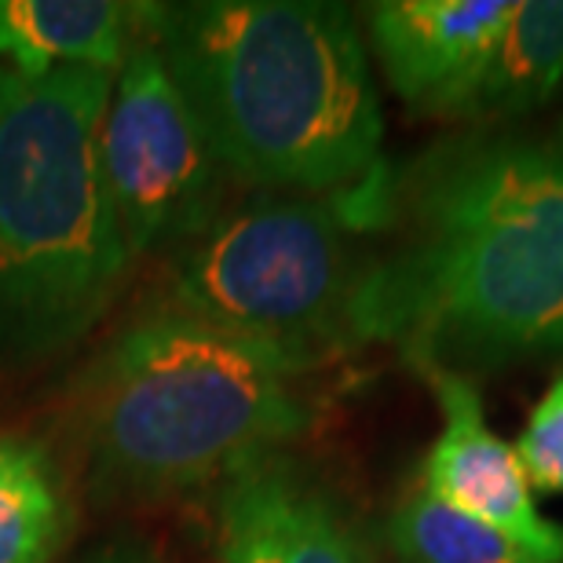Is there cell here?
I'll list each match as a JSON object with an SVG mask.
<instances>
[{"instance_id":"cell-1","label":"cell","mask_w":563,"mask_h":563,"mask_svg":"<svg viewBox=\"0 0 563 563\" xmlns=\"http://www.w3.org/2000/svg\"><path fill=\"white\" fill-rule=\"evenodd\" d=\"M391 195L410 242L374 261L355 333L413 366L563 352V157L523 140L432 151Z\"/></svg>"},{"instance_id":"cell-6","label":"cell","mask_w":563,"mask_h":563,"mask_svg":"<svg viewBox=\"0 0 563 563\" xmlns=\"http://www.w3.org/2000/svg\"><path fill=\"white\" fill-rule=\"evenodd\" d=\"M96 154L132 264L179 253L228 212L231 176L146 33L114 74Z\"/></svg>"},{"instance_id":"cell-9","label":"cell","mask_w":563,"mask_h":563,"mask_svg":"<svg viewBox=\"0 0 563 563\" xmlns=\"http://www.w3.org/2000/svg\"><path fill=\"white\" fill-rule=\"evenodd\" d=\"M223 563H374L330 494L282 461H256L220 498Z\"/></svg>"},{"instance_id":"cell-3","label":"cell","mask_w":563,"mask_h":563,"mask_svg":"<svg viewBox=\"0 0 563 563\" xmlns=\"http://www.w3.org/2000/svg\"><path fill=\"white\" fill-rule=\"evenodd\" d=\"M308 366L176 308L132 319L77 388L99 501H157L231 479L308 432Z\"/></svg>"},{"instance_id":"cell-2","label":"cell","mask_w":563,"mask_h":563,"mask_svg":"<svg viewBox=\"0 0 563 563\" xmlns=\"http://www.w3.org/2000/svg\"><path fill=\"white\" fill-rule=\"evenodd\" d=\"M146 37L234 184L336 198L377 173L385 118L363 33L344 4H151Z\"/></svg>"},{"instance_id":"cell-13","label":"cell","mask_w":563,"mask_h":563,"mask_svg":"<svg viewBox=\"0 0 563 563\" xmlns=\"http://www.w3.org/2000/svg\"><path fill=\"white\" fill-rule=\"evenodd\" d=\"M388 542L402 563H549L490 523L450 509L421 483L391 509Z\"/></svg>"},{"instance_id":"cell-7","label":"cell","mask_w":563,"mask_h":563,"mask_svg":"<svg viewBox=\"0 0 563 563\" xmlns=\"http://www.w3.org/2000/svg\"><path fill=\"white\" fill-rule=\"evenodd\" d=\"M439 402L435 443L421 461L418 483L450 509L476 516L494 531L516 538L534 556L563 563V523L538 509V494L520 454L487 421L483 396L461 369L418 366Z\"/></svg>"},{"instance_id":"cell-15","label":"cell","mask_w":563,"mask_h":563,"mask_svg":"<svg viewBox=\"0 0 563 563\" xmlns=\"http://www.w3.org/2000/svg\"><path fill=\"white\" fill-rule=\"evenodd\" d=\"M85 563H162V560H157L146 545L132 542V538H121V542H110L103 549H96Z\"/></svg>"},{"instance_id":"cell-14","label":"cell","mask_w":563,"mask_h":563,"mask_svg":"<svg viewBox=\"0 0 563 563\" xmlns=\"http://www.w3.org/2000/svg\"><path fill=\"white\" fill-rule=\"evenodd\" d=\"M512 446L534 494H563V374L545 385Z\"/></svg>"},{"instance_id":"cell-4","label":"cell","mask_w":563,"mask_h":563,"mask_svg":"<svg viewBox=\"0 0 563 563\" xmlns=\"http://www.w3.org/2000/svg\"><path fill=\"white\" fill-rule=\"evenodd\" d=\"M110 88L0 66V377L70 355L132 272L96 154Z\"/></svg>"},{"instance_id":"cell-11","label":"cell","mask_w":563,"mask_h":563,"mask_svg":"<svg viewBox=\"0 0 563 563\" xmlns=\"http://www.w3.org/2000/svg\"><path fill=\"white\" fill-rule=\"evenodd\" d=\"M74 531V501L55 454L0 435V563H55Z\"/></svg>"},{"instance_id":"cell-5","label":"cell","mask_w":563,"mask_h":563,"mask_svg":"<svg viewBox=\"0 0 563 563\" xmlns=\"http://www.w3.org/2000/svg\"><path fill=\"white\" fill-rule=\"evenodd\" d=\"M391 190L336 198L256 195L176 253L165 308L272 344L314 369L358 344L355 319L374 261L355 245Z\"/></svg>"},{"instance_id":"cell-10","label":"cell","mask_w":563,"mask_h":563,"mask_svg":"<svg viewBox=\"0 0 563 563\" xmlns=\"http://www.w3.org/2000/svg\"><path fill=\"white\" fill-rule=\"evenodd\" d=\"M146 11L121 0H0V66L26 77L118 74L146 33Z\"/></svg>"},{"instance_id":"cell-16","label":"cell","mask_w":563,"mask_h":563,"mask_svg":"<svg viewBox=\"0 0 563 563\" xmlns=\"http://www.w3.org/2000/svg\"><path fill=\"white\" fill-rule=\"evenodd\" d=\"M560 151H563V125H560ZM563 157V154H560Z\"/></svg>"},{"instance_id":"cell-8","label":"cell","mask_w":563,"mask_h":563,"mask_svg":"<svg viewBox=\"0 0 563 563\" xmlns=\"http://www.w3.org/2000/svg\"><path fill=\"white\" fill-rule=\"evenodd\" d=\"M516 0H380L366 30L385 77L410 110L468 118Z\"/></svg>"},{"instance_id":"cell-12","label":"cell","mask_w":563,"mask_h":563,"mask_svg":"<svg viewBox=\"0 0 563 563\" xmlns=\"http://www.w3.org/2000/svg\"><path fill=\"white\" fill-rule=\"evenodd\" d=\"M563 81V0H516L468 118L505 121L545 107Z\"/></svg>"}]
</instances>
